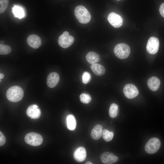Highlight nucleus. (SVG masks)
I'll use <instances>...</instances> for the list:
<instances>
[{"label":"nucleus","mask_w":164,"mask_h":164,"mask_svg":"<svg viewBox=\"0 0 164 164\" xmlns=\"http://www.w3.org/2000/svg\"><path fill=\"white\" fill-rule=\"evenodd\" d=\"M118 105L115 104H112L110 106L109 113L110 116L112 118L116 117L118 112Z\"/></svg>","instance_id":"21"},{"label":"nucleus","mask_w":164,"mask_h":164,"mask_svg":"<svg viewBox=\"0 0 164 164\" xmlns=\"http://www.w3.org/2000/svg\"><path fill=\"white\" fill-rule=\"evenodd\" d=\"M74 37L67 31L64 32L59 37L58 42L62 47L66 48L70 47L73 43Z\"/></svg>","instance_id":"6"},{"label":"nucleus","mask_w":164,"mask_h":164,"mask_svg":"<svg viewBox=\"0 0 164 164\" xmlns=\"http://www.w3.org/2000/svg\"><path fill=\"white\" fill-rule=\"evenodd\" d=\"M86 157V152L85 149L82 147L77 148L73 153V157L78 162L83 161Z\"/></svg>","instance_id":"14"},{"label":"nucleus","mask_w":164,"mask_h":164,"mask_svg":"<svg viewBox=\"0 0 164 164\" xmlns=\"http://www.w3.org/2000/svg\"><path fill=\"white\" fill-rule=\"evenodd\" d=\"M27 41L30 46L34 49L38 48L41 44L40 38L35 34H31L29 36L27 39Z\"/></svg>","instance_id":"12"},{"label":"nucleus","mask_w":164,"mask_h":164,"mask_svg":"<svg viewBox=\"0 0 164 164\" xmlns=\"http://www.w3.org/2000/svg\"><path fill=\"white\" fill-rule=\"evenodd\" d=\"M102 162L104 164H112L117 162L118 158L113 153L110 152L103 153L100 156Z\"/></svg>","instance_id":"10"},{"label":"nucleus","mask_w":164,"mask_h":164,"mask_svg":"<svg viewBox=\"0 0 164 164\" xmlns=\"http://www.w3.org/2000/svg\"><path fill=\"white\" fill-rule=\"evenodd\" d=\"M25 142L28 144L33 146H38L42 143L43 138L39 134L35 132L27 134L25 137Z\"/></svg>","instance_id":"5"},{"label":"nucleus","mask_w":164,"mask_h":164,"mask_svg":"<svg viewBox=\"0 0 164 164\" xmlns=\"http://www.w3.org/2000/svg\"><path fill=\"white\" fill-rule=\"evenodd\" d=\"M123 91L125 96L129 99L135 97L139 93L137 87L134 84H126L124 87Z\"/></svg>","instance_id":"8"},{"label":"nucleus","mask_w":164,"mask_h":164,"mask_svg":"<svg viewBox=\"0 0 164 164\" xmlns=\"http://www.w3.org/2000/svg\"><path fill=\"white\" fill-rule=\"evenodd\" d=\"M11 51V48L9 46L3 44H0V54L6 55L10 53Z\"/></svg>","instance_id":"23"},{"label":"nucleus","mask_w":164,"mask_h":164,"mask_svg":"<svg viewBox=\"0 0 164 164\" xmlns=\"http://www.w3.org/2000/svg\"><path fill=\"white\" fill-rule=\"evenodd\" d=\"M6 141L5 138L1 132H0V145L2 146L5 143Z\"/></svg>","instance_id":"27"},{"label":"nucleus","mask_w":164,"mask_h":164,"mask_svg":"<svg viewBox=\"0 0 164 164\" xmlns=\"http://www.w3.org/2000/svg\"><path fill=\"white\" fill-rule=\"evenodd\" d=\"M59 74L55 72H53L49 74L47 79V84L50 88H53L57 85L59 81Z\"/></svg>","instance_id":"13"},{"label":"nucleus","mask_w":164,"mask_h":164,"mask_svg":"<svg viewBox=\"0 0 164 164\" xmlns=\"http://www.w3.org/2000/svg\"><path fill=\"white\" fill-rule=\"evenodd\" d=\"M160 84L159 79L155 77H151L149 79L147 82L148 87L153 91H157L159 89Z\"/></svg>","instance_id":"15"},{"label":"nucleus","mask_w":164,"mask_h":164,"mask_svg":"<svg viewBox=\"0 0 164 164\" xmlns=\"http://www.w3.org/2000/svg\"><path fill=\"white\" fill-rule=\"evenodd\" d=\"M161 142L159 139L156 138L150 139L146 143L145 147V151L149 154L156 152L159 149Z\"/></svg>","instance_id":"4"},{"label":"nucleus","mask_w":164,"mask_h":164,"mask_svg":"<svg viewBox=\"0 0 164 164\" xmlns=\"http://www.w3.org/2000/svg\"><path fill=\"white\" fill-rule=\"evenodd\" d=\"M4 77V75L2 73H0V79L3 78Z\"/></svg>","instance_id":"29"},{"label":"nucleus","mask_w":164,"mask_h":164,"mask_svg":"<svg viewBox=\"0 0 164 164\" xmlns=\"http://www.w3.org/2000/svg\"><path fill=\"white\" fill-rule=\"evenodd\" d=\"M80 101L85 104H88L91 100V97L90 95L86 93H82L80 96Z\"/></svg>","instance_id":"24"},{"label":"nucleus","mask_w":164,"mask_h":164,"mask_svg":"<svg viewBox=\"0 0 164 164\" xmlns=\"http://www.w3.org/2000/svg\"><path fill=\"white\" fill-rule=\"evenodd\" d=\"M75 16L78 21L82 24H87L90 21L91 16L90 12L84 6H77L74 10Z\"/></svg>","instance_id":"2"},{"label":"nucleus","mask_w":164,"mask_h":164,"mask_svg":"<svg viewBox=\"0 0 164 164\" xmlns=\"http://www.w3.org/2000/svg\"><path fill=\"white\" fill-rule=\"evenodd\" d=\"M9 0H0V13L4 12L7 8Z\"/></svg>","instance_id":"25"},{"label":"nucleus","mask_w":164,"mask_h":164,"mask_svg":"<svg viewBox=\"0 0 164 164\" xmlns=\"http://www.w3.org/2000/svg\"><path fill=\"white\" fill-rule=\"evenodd\" d=\"M159 12L161 16L164 18V2L161 5L159 8Z\"/></svg>","instance_id":"28"},{"label":"nucleus","mask_w":164,"mask_h":164,"mask_svg":"<svg viewBox=\"0 0 164 164\" xmlns=\"http://www.w3.org/2000/svg\"><path fill=\"white\" fill-rule=\"evenodd\" d=\"M114 52L118 58L124 59L129 56L130 53V49L128 45L124 43H120L115 46Z\"/></svg>","instance_id":"3"},{"label":"nucleus","mask_w":164,"mask_h":164,"mask_svg":"<svg viewBox=\"0 0 164 164\" xmlns=\"http://www.w3.org/2000/svg\"><path fill=\"white\" fill-rule=\"evenodd\" d=\"M38 108V106L36 104L29 106L26 110L27 115L32 119L39 118L41 115V111Z\"/></svg>","instance_id":"11"},{"label":"nucleus","mask_w":164,"mask_h":164,"mask_svg":"<svg viewBox=\"0 0 164 164\" xmlns=\"http://www.w3.org/2000/svg\"><path fill=\"white\" fill-rule=\"evenodd\" d=\"M91 76L90 74L87 72H84L82 76V79L83 83L84 84L88 83L90 80Z\"/></svg>","instance_id":"26"},{"label":"nucleus","mask_w":164,"mask_h":164,"mask_svg":"<svg viewBox=\"0 0 164 164\" xmlns=\"http://www.w3.org/2000/svg\"><path fill=\"white\" fill-rule=\"evenodd\" d=\"M108 20L110 24L114 27L118 28L123 24V19L119 15L114 12L110 13L108 16Z\"/></svg>","instance_id":"9"},{"label":"nucleus","mask_w":164,"mask_h":164,"mask_svg":"<svg viewBox=\"0 0 164 164\" xmlns=\"http://www.w3.org/2000/svg\"><path fill=\"white\" fill-rule=\"evenodd\" d=\"M86 58L88 63L91 64L96 63L100 60L99 55L93 51L89 52L87 54Z\"/></svg>","instance_id":"18"},{"label":"nucleus","mask_w":164,"mask_h":164,"mask_svg":"<svg viewBox=\"0 0 164 164\" xmlns=\"http://www.w3.org/2000/svg\"><path fill=\"white\" fill-rule=\"evenodd\" d=\"M92 164V163L91 162L89 161L85 163V164Z\"/></svg>","instance_id":"30"},{"label":"nucleus","mask_w":164,"mask_h":164,"mask_svg":"<svg viewBox=\"0 0 164 164\" xmlns=\"http://www.w3.org/2000/svg\"><path fill=\"white\" fill-rule=\"evenodd\" d=\"M159 43L158 39L152 36L149 39L146 46V50L149 53L152 54L156 53L158 51Z\"/></svg>","instance_id":"7"},{"label":"nucleus","mask_w":164,"mask_h":164,"mask_svg":"<svg viewBox=\"0 0 164 164\" xmlns=\"http://www.w3.org/2000/svg\"><path fill=\"white\" fill-rule=\"evenodd\" d=\"M102 135L103 139L106 142L111 141L113 138V132H109L107 129H104L102 132Z\"/></svg>","instance_id":"22"},{"label":"nucleus","mask_w":164,"mask_h":164,"mask_svg":"<svg viewBox=\"0 0 164 164\" xmlns=\"http://www.w3.org/2000/svg\"><path fill=\"white\" fill-rule=\"evenodd\" d=\"M117 0L119 1V0Z\"/></svg>","instance_id":"31"},{"label":"nucleus","mask_w":164,"mask_h":164,"mask_svg":"<svg viewBox=\"0 0 164 164\" xmlns=\"http://www.w3.org/2000/svg\"><path fill=\"white\" fill-rule=\"evenodd\" d=\"M67 127L69 130H73L75 129L76 122L75 118L73 115H70L67 116Z\"/></svg>","instance_id":"20"},{"label":"nucleus","mask_w":164,"mask_h":164,"mask_svg":"<svg viewBox=\"0 0 164 164\" xmlns=\"http://www.w3.org/2000/svg\"><path fill=\"white\" fill-rule=\"evenodd\" d=\"M12 12L15 17L19 19H22L26 15L24 9L22 7L18 5H14L12 8Z\"/></svg>","instance_id":"16"},{"label":"nucleus","mask_w":164,"mask_h":164,"mask_svg":"<svg viewBox=\"0 0 164 164\" xmlns=\"http://www.w3.org/2000/svg\"><path fill=\"white\" fill-rule=\"evenodd\" d=\"M24 95L23 91L20 87L14 86L10 87L7 91V99L12 102H17L21 100Z\"/></svg>","instance_id":"1"},{"label":"nucleus","mask_w":164,"mask_h":164,"mask_svg":"<svg viewBox=\"0 0 164 164\" xmlns=\"http://www.w3.org/2000/svg\"><path fill=\"white\" fill-rule=\"evenodd\" d=\"M91 68L94 73L98 76H101L105 73V69L101 65L95 63L91 66Z\"/></svg>","instance_id":"17"},{"label":"nucleus","mask_w":164,"mask_h":164,"mask_svg":"<svg viewBox=\"0 0 164 164\" xmlns=\"http://www.w3.org/2000/svg\"><path fill=\"white\" fill-rule=\"evenodd\" d=\"M102 128V126L100 125H96L93 128L91 132V136L93 139L97 140L100 138Z\"/></svg>","instance_id":"19"}]
</instances>
